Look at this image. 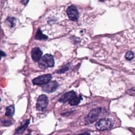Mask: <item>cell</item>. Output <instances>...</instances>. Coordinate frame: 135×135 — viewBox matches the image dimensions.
Returning <instances> with one entry per match:
<instances>
[{"label":"cell","mask_w":135,"mask_h":135,"mask_svg":"<svg viewBox=\"0 0 135 135\" xmlns=\"http://www.w3.org/2000/svg\"><path fill=\"white\" fill-rule=\"evenodd\" d=\"M28 135H30V134H28Z\"/></svg>","instance_id":"20"},{"label":"cell","mask_w":135,"mask_h":135,"mask_svg":"<svg viewBox=\"0 0 135 135\" xmlns=\"http://www.w3.org/2000/svg\"><path fill=\"white\" fill-rule=\"evenodd\" d=\"M30 123V120H26L24 124H22L19 128H18L16 130V133L20 134L22 133L27 128Z\"/></svg>","instance_id":"10"},{"label":"cell","mask_w":135,"mask_h":135,"mask_svg":"<svg viewBox=\"0 0 135 135\" xmlns=\"http://www.w3.org/2000/svg\"><path fill=\"white\" fill-rule=\"evenodd\" d=\"M54 65V60L53 56L50 54H45L39 60L38 66L41 69H46L53 67Z\"/></svg>","instance_id":"1"},{"label":"cell","mask_w":135,"mask_h":135,"mask_svg":"<svg viewBox=\"0 0 135 135\" xmlns=\"http://www.w3.org/2000/svg\"><path fill=\"white\" fill-rule=\"evenodd\" d=\"M15 20L16 19L12 17H9L6 20L5 22L7 23L8 26L11 27H13L14 26L15 24Z\"/></svg>","instance_id":"14"},{"label":"cell","mask_w":135,"mask_h":135,"mask_svg":"<svg viewBox=\"0 0 135 135\" xmlns=\"http://www.w3.org/2000/svg\"><path fill=\"white\" fill-rule=\"evenodd\" d=\"M49 100L45 94L40 95L37 100L36 103V109L38 111H44L48 104Z\"/></svg>","instance_id":"4"},{"label":"cell","mask_w":135,"mask_h":135,"mask_svg":"<svg viewBox=\"0 0 135 135\" xmlns=\"http://www.w3.org/2000/svg\"><path fill=\"white\" fill-rule=\"evenodd\" d=\"M113 126V121L109 118H103L98 121L95 124L97 129L103 131L111 128Z\"/></svg>","instance_id":"3"},{"label":"cell","mask_w":135,"mask_h":135,"mask_svg":"<svg viewBox=\"0 0 135 135\" xmlns=\"http://www.w3.org/2000/svg\"><path fill=\"white\" fill-rule=\"evenodd\" d=\"M6 53L4 51L0 50V60H1L2 57L6 56Z\"/></svg>","instance_id":"17"},{"label":"cell","mask_w":135,"mask_h":135,"mask_svg":"<svg viewBox=\"0 0 135 135\" xmlns=\"http://www.w3.org/2000/svg\"><path fill=\"white\" fill-rule=\"evenodd\" d=\"M14 111H15V108L13 105H9L6 108V113L5 115L6 116H12L13 115L14 113Z\"/></svg>","instance_id":"12"},{"label":"cell","mask_w":135,"mask_h":135,"mask_svg":"<svg viewBox=\"0 0 135 135\" xmlns=\"http://www.w3.org/2000/svg\"><path fill=\"white\" fill-rule=\"evenodd\" d=\"M125 57L127 60H131L134 57V53L132 51H128L125 55Z\"/></svg>","instance_id":"15"},{"label":"cell","mask_w":135,"mask_h":135,"mask_svg":"<svg viewBox=\"0 0 135 135\" xmlns=\"http://www.w3.org/2000/svg\"><path fill=\"white\" fill-rule=\"evenodd\" d=\"M58 87V83L55 81H49L48 83L45 84L42 86V89L44 91L47 92V93H51L55 91L56 89Z\"/></svg>","instance_id":"7"},{"label":"cell","mask_w":135,"mask_h":135,"mask_svg":"<svg viewBox=\"0 0 135 135\" xmlns=\"http://www.w3.org/2000/svg\"><path fill=\"white\" fill-rule=\"evenodd\" d=\"M68 69H69V68H68V67H65V68H63V69H62L59 70V71H57V72H58L59 73H62L65 72L66 71L68 70Z\"/></svg>","instance_id":"16"},{"label":"cell","mask_w":135,"mask_h":135,"mask_svg":"<svg viewBox=\"0 0 135 135\" xmlns=\"http://www.w3.org/2000/svg\"><path fill=\"white\" fill-rule=\"evenodd\" d=\"M81 100H82L81 96H77L76 95L75 96H74L72 99H71L69 101V104L72 106L76 105L80 103V102Z\"/></svg>","instance_id":"11"},{"label":"cell","mask_w":135,"mask_h":135,"mask_svg":"<svg viewBox=\"0 0 135 135\" xmlns=\"http://www.w3.org/2000/svg\"><path fill=\"white\" fill-rule=\"evenodd\" d=\"M76 95V93L74 91H69L64 95H63L61 98L59 99V101L62 103H65L69 101L71 99H72L74 96Z\"/></svg>","instance_id":"9"},{"label":"cell","mask_w":135,"mask_h":135,"mask_svg":"<svg viewBox=\"0 0 135 135\" xmlns=\"http://www.w3.org/2000/svg\"></svg>","instance_id":"21"},{"label":"cell","mask_w":135,"mask_h":135,"mask_svg":"<svg viewBox=\"0 0 135 135\" xmlns=\"http://www.w3.org/2000/svg\"><path fill=\"white\" fill-rule=\"evenodd\" d=\"M35 38L37 40H45L47 38V36L44 35L42 32L41 31V30L39 29L37 30L36 35H35Z\"/></svg>","instance_id":"13"},{"label":"cell","mask_w":135,"mask_h":135,"mask_svg":"<svg viewBox=\"0 0 135 135\" xmlns=\"http://www.w3.org/2000/svg\"><path fill=\"white\" fill-rule=\"evenodd\" d=\"M42 55V52L38 47H34L32 50L31 56L34 62H38L41 58Z\"/></svg>","instance_id":"8"},{"label":"cell","mask_w":135,"mask_h":135,"mask_svg":"<svg viewBox=\"0 0 135 135\" xmlns=\"http://www.w3.org/2000/svg\"><path fill=\"white\" fill-rule=\"evenodd\" d=\"M102 112L101 108H97L90 111L85 119V123L86 124H90L95 122L100 117Z\"/></svg>","instance_id":"2"},{"label":"cell","mask_w":135,"mask_h":135,"mask_svg":"<svg viewBox=\"0 0 135 135\" xmlns=\"http://www.w3.org/2000/svg\"><path fill=\"white\" fill-rule=\"evenodd\" d=\"M21 2L24 5H26L28 2V0H21Z\"/></svg>","instance_id":"18"},{"label":"cell","mask_w":135,"mask_h":135,"mask_svg":"<svg viewBox=\"0 0 135 135\" xmlns=\"http://www.w3.org/2000/svg\"><path fill=\"white\" fill-rule=\"evenodd\" d=\"M52 78V75L50 74H44L42 75H40L36 78L34 79L32 81L33 84L41 85L43 84H45L50 81Z\"/></svg>","instance_id":"5"},{"label":"cell","mask_w":135,"mask_h":135,"mask_svg":"<svg viewBox=\"0 0 135 135\" xmlns=\"http://www.w3.org/2000/svg\"><path fill=\"white\" fill-rule=\"evenodd\" d=\"M78 135H90V134L89 133H82V134H80Z\"/></svg>","instance_id":"19"},{"label":"cell","mask_w":135,"mask_h":135,"mask_svg":"<svg viewBox=\"0 0 135 135\" xmlns=\"http://www.w3.org/2000/svg\"><path fill=\"white\" fill-rule=\"evenodd\" d=\"M67 14L69 18L73 21H76L79 18V12L77 8L74 6H70L66 10Z\"/></svg>","instance_id":"6"}]
</instances>
